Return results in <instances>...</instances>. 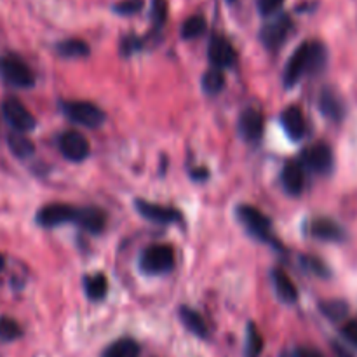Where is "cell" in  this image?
Instances as JSON below:
<instances>
[{
    "label": "cell",
    "mask_w": 357,
    "mask_h": 357,
    "mask_svg": "<svg viewBox=\"0 0 357 357\" xmlns=\"http://www.w3.org/2000/svg\"><path fill=\"white\" fill-rule=\"evenodd\" d=\"M328 61V51L321 42H303L293 56L289 58L288 65H286L284 70V86L293 87L302 75L309 73V75H314V73H319L321 70L326 66Z\"/></svg>",
    "instance_id": "1"
},
{
    "label": "cell",
    "mask_w": 357,
    "mask_h": 357,
    "mask_svg": "<svg viewBox=\"0 0 357 357\" xmlns=\"http://www.w3.org/2000/svg\"><path fill=\"white\" fill-rule=\"evenodd\" d=\"M237 218L239 222L246 227L248 232L257 239L264 241V243L274 244L278 246V241L272 236V222L267 215L257 209L255 206L243 204L237 208Z\"/></svg>",
    "instance_id": "2"
},
{
    "label": "cell",
    "mask_w": 357,
    "mask_h": 357,
    "mask_svg": "<svg viewBox=\"0 0 357 357\" xmlns=\"http://www.w3.org/2000/svg\"><path fill=\"white\" fill-rule=\"evenodd\" d=\"M174 250L167 244H153L149 246L139 257V268L145 274L157 275L166 274V272L173 271L174 267Z\"/></svg>",
    "instance_id": "3"
},
{
    "label": "cell",
    "mask_w": 357,
    "mask_h": 357,
    "mask_svg": "<svg viewBox=\"0 0 357 357\" xmlns=\"http://www.w3.org/2000/svg\"><path fill=\"white\" fill-rule=\"evenodd\" d=\"M61 107L70 121L86 126V128H100L107 119L105 112L89 101H65Z\"/></svg>",
    "instance_id": "4"
},
{
    "label": "cell",
    "mask_w": 357,
    "mask_h": 357,
    "mask_svg": "<svg viewBox=\"0 0 357 357\" xmlns=\"http://www.w3.org/2000/svg\"><path fill=\"white\" fill-rule=\"evenodd\" d=\"M0 75L14 87L28 89L35 84V75L26 63L17 56H2L0 58Z\"/></svg>",
    "instance_id": "5"
},
{
    "label": "cell",
    "mask_w": 357,
    "mask_h": 357,
    "mask_svg": "<svg viewBox=\"0 0 357 357\" xmlns=\"http://www.w3.org/2000/svg\"><path fill=\"white\" fill-rule=\"evenodd\" d=\"M0 108H2V115L7 121V124L16 132H28L31 129H35L37 121H35L30 110L20 100H16V98H6Z\"/></svg>",
    "instance_id": "6"
},
{
    "label": "cell",
    "mask_w": 357,
    "mask_h": 357,
    "mask_svg": "<svg viewBox=\"0 0 357 357\" xmlns=\"http://www.w3.org/2000/svg\"><path fill=\"white\" fill-rule=\"evenodd\" d=\"M59 152L72 162H82L89 157L91 145L86 136L79 131H66L59 136Z\"/></svg>",
    "instance_id": "7"
},
{
    "label": "cell",
    "mask_w": 357,
    "mask_h": 357,
    "mask_svg": "<svg viewBox=\"0 0 357 357\" xmlns=\"http://www.w3.org/2000/svg\"><path fill=\"white\" fill-rule=\"evenodd\" d=\"M77 211L73 206L68 204H47L37 213V223L45 229H54V227L66 225V223H75Z\"/></svg>",
    "instance_id": "8"
},
{
    "label": "cell",
    "mask_w": 357,
    "mask_h": 357,
    "mask_svg": "<svg viewBox=\"0 0 357 357\" xmlns=\"http://www.w3.org/2000/svg\"><path fill=\"white\" fill-rule=\"evenodd\" d=\"M303 166L309 167L310 171L319 174H330L333 169V150L326 143H316L309 146L302 155Z\"/></svg>",
    "instance_id": "9"
},
{
    "label": "cell",
    "mask_w": 357,
    "mask_h": 357,
    "mask_svg": "<svg viewBox=\"0 0 357 357\" xmlns=\"http://www.w3.org/2000/svg\"><path fill=\"white\" fill-rule=\"evenodd\" d=\"M291 28H293V21L289 20V16L281 14L278 20L271 21V23L265 24V26L261 28L260 38L267 49H278L284 44V40L288 38Z\"/></svg>",
    "instance_id": "10"
},
{
    "label": "cell",
    "mask_w": 357,
    "mask_h": 357,
    "mask_svg": "<svg viewBox=\"0 0 357 357\" xmlns=\"http://www.w3.org/2000/svg\"><path fill=\"white\" fill-rule=\"evenodd\" d=\"M136 211L143 216L145 220L153 223H160V225H171V223H178L181 220V215L173 208H167V206L153 204V202L143 201L138 199L135 201Z\"/></svg>",
    "instance_id": "11"
},
{
    "label": "cell",
    "mask_w": 357,
    "mask_h": 357,
    "mask_svg": "<svg viewBox=\"0 0 357 357\" xmlns=\"http://www.w3.org/2000/svg\"><path fill=\"white\" fill-rule=\"evenodd\" d=\"M208 56L215 68L223 70L234 65V61H236V49L225 37L215 35V37H211V42H209Z\"/></svg>",
    "instance_id": "12"
},
{
    "label": "cell",
    "mask_w": 357,
    "mask_h": 357,
    "mask_svg": "<svg viewBox=\"0 0 357 357\" xmlns=\"http://www.w3.org/2000/svg\"><path fill=\"white\" fill-rule=\"evenodd\" d=\"M309 234L326 243H340L345 239V230L335 220L316 218L309 223Z\"/></svg>",
    "instance_id": "13"
},
{
    "label": "cell",
    "mask_w": 357,
    "mask_h": 357,
    "mask_svg": "<svg viewBox=\"0 0 357 357\" xmlns=\"http://www.w3.org/2000/svg\"><path fill=\"white\" fill-rule=\"evenodd\" d=\"M239 131L246 142H258L264 132V115L255 108H248L239 119Z\"/></svg>",
    "instance_id": "14"
},
{
    "label": "cell",
    "mask_w": 357,
    "mask_h": 357,
    "mask_svg": "<svg viewBox=\"0 0 357 357\" xmlns=\"http://www.w3.org/2000/svg\"><path fill=\"white\" fill-rule=\"evenodd\" d=\"M281 124L289 139L298 142L305 135V119H303L302 110L298 107H288L281 114Z\"/></svg>",
    "instance_id": "15"
},
{
    "label": "cell",
    "mask_w": 357,
    "mask_h": 357,
    "mask_svg": "<svg viewBox=\"0 0 357 357\" xmlns=\"http://www.w3.org/2000/svg\"><path fill=\"white\" fill-rule=\"evenodd\" d=\"M75 223H79L84 230L91 234H100L107 225V213L100 208H82L77 211Z\"/></svg>",
    "instance_id": "16"
},
{
    "label": "cell",
    "mask_w": 357,
    "mask_h": 357,
    "mask_svg": "<svg viewBox=\"0 0 357 357\" xmlns=\"http://www.w3.org/2000/svg\"><path fill=\"white\" fill-rule=\"evenodd\" d=\"M272 282H274L275 293L284 303H295L298 300V289L288 274L282 268L272 271Z\"/></svg>",
    "instance_id": "17"
},
{
    "label": "cell",
    "mask_w": 357,
    "mask_h": 357,
    "mask_svg": "<svg viewBox=\"0 0 357 357\" xmlns=\"http://www.w3.org/2000/svg\"><path fill=\"white\" fill-rule=\"evenodd\" d=\"M281 181L289 195H298L305 187V174L300 164L288 162L281 173Z\"/></svg>",
    "instance_id": "18"
},
{
    "label": "cell",
    "mask_w": 357,
    "mask_h": 357,
    "mask_svg": "<svg viewBox=\"0 0 357 357\" xmlns=\"http://www.w3.org/2000/svg\"><path fill=\"white\" fill-rule=\"evenodd\" d=\"M319 107L321 112L326 115L328 119L335 122H340L345 115V105L340 100L338 94H335L331 89H324L319 96Z\"/></svg>",
    "instance_id": "19"
},
{
    "label": "cell",
    "mask_w": 357,
    "mask_h": 357,
    "mask_svg": "<svg viewBox=\"0 0 357 357\" xmlns=\"http://www.w3.org/2000/svg\"><path fill=\"white\" fill-rule=\"evenodd\" d=\"M180 319L185 324L190 333H194L195 337L206 338L208 337V326H206L204 319L201 317V314L195 312L194 309H188V307H181L180 309Z\"/></svg>",
    "instance_id": "20"
},
{
    "label": "cell",
    "mask_w": 357,
    "mask_h": 357,
    "mask_svg": "<svg viewBox=\"0 0 357 357\" xmlns=\"http://www.w3.org/2000/svg\"><path fill=\"white\" fill-rule=\"evenodd\" d=\"M7 146L16 155L17 159H26V157L33 155L35 145L30 138L24 136V132H10L7 136Z\"/></svg>",
    "instance_id": "21"
},
{
    "label": "cell",
    "mask_w": 357,
    "mask_h": 357,
    "mask_svg": "<svg viewBox=\"0 0 357 357\" xmlns=\"http://www.w3.org/2000/svg\"><path fill=\"white\" fill-rule=\"evenodd\" d=\"M84 289L91 300H103L108 293V279L103 274H91L84 279Z\"/></svg>",
    "instance_id": "22"
},
{
    "label": "cell",
    "mask_w": 357,
    "mask_h": 357,
    "mask_svg": "<svg viewBox=\"0 0 357 357\" xmlns=\"http://www.w3.org/2000/svg\"><path fill=\"white\" fill-rule=\"evenodd\" d=\"M56 51L63 58H84L89 54V45L80 38H68L56 45Z\"/></svg>",
    "instance_id": "23"
},
{
    "label": "cell",
    "mask_w": 357,
    "mask_h": 357,
    "mask_svg": "<svg viewBox=\"0 0 357 357\" xmlns=\"http://www.w3.org/2000/svg\"><path fill=\"white\" fill-rule=\"evenodd\" d=\"M103 357H139V345L132 338H122L112 344Z\"/></svg>",
    "instance_id": "24"
},
{
    "label": "cell",
    "mask_w": 357,
    "mask_h": 357,
    "mask_svg": "<svg viewBox=\"0 0 357 357\" xmlns=\"http://www.w3.org/2000/svg\"><path fill=\"white\" fill-rule=\"evenodd\" d=\"M319 309L330 321H344L349 314V303L345 300H324L319 303Z\"/></svg>",
    "instance_id": "25"
},
{
    "label": "cell",
    "mask_w": 357,
    "mask_h": 357,
    "mask_svg": "<svg viewBox=\"0 0 357 357\" xmlns=\"http://www.w3.org/2000/svg\"><path fill=\"white\" fill-rule=\"evenodd\" d=\"M223 87H225V75H223V72L220 68L213 66L211 70H208L202 75V89H204V93L218 94Z\"/></svg>",
    "instance_id": "26"
},
{
    "label": "cell",
    "mask_w": 357,
    "mask_h": 357,
    "mask_svg": "<svg viewBox=\"0 0 357 357\" xmlns=\"http://www.w3.org/2000/svg\"><path fill=\"white\" fill-rule=\"evenodd\" d=\"M206 20L202 16H190L181 26V37L192 40V38H197L201 35H204L206 31Z\"/></svg>",
    "instance_id": "27"
},
{
    "label": "cell",
    "mask_w": 357,
    "mask_h": 357,
    "mask_svg": "<svg viewBox=\"0 0 357 357\" xmlns=\"http://www.w3.org/2000/svg\"><path fill=\"white\" fill-rule=\"evenodd\" d=\"M264 351V338L258 333L257 326L253 323L248 326V338H246V357H260Z\"/></svg>",
    "instance_id": "28"
},
{
    "label": "cell",
    "mask_w": 357,
    "mask_h": 357,
    "mask_svg": "<svg viewBox=\"0 0 357 357\" xmlns=\"http://www.w3.org/2000/svg\"><path fill=\"white\" fill-rule=\"evenodd\" d=\"M21 337V328L10 317H0V340L13 342Z\"/></svg>",
    "instance_id": "29"
},
{
    "label": "cell",
    "mask_w": 357,
    "mask_h": 357,
    "mask_svg": "<svg viewBox=\"0 0 357 357\" xmlns=\"http://www.w3.org/2000/svg\"><path fill=\"white\" fill-rule=\"evenodd\" d=\"M302 264L307 271H310L312 274L319 275V278H328L330 275V268L316 257H302Z\"/></svg>",
    "instance_id": "30"
},
{
    "label": "cell",
    "mask_w": 357,
    "mask_h": 357,
    "mask_svg": "<svg viewBox=\"0 0 357 357\" xmlns=\"http://www.w3.org/2000/svg\"><path fill=\"white\" fill-rule=\"evenodd\" d=\"M143 9V0H122V2L115 3L114 10L117 14H124V16H131V14L139 13Z\"/></svg>",
    "instance_id": "31"
},
{
    "label": "cell",
    "mask_w": 357,
    "mask_h": 357,
    "mask_svg": "<svg viewBox=\"0 0 357 357\" xmlns=\"http://www.w3.org/2000/svg\"><path fill=\"white\" fill-rule=\"evenodd\" d=\"M167 17V3L164 0H153L152 6V20L155 23V26H160V24L166 23Z\"/></svg>",
    "instance_id": "32"
},
{
    "label": "cell",
    "mask_w": 357,
    "mask_h": 357,
    "mask_svg": "<svg viewBox=\"0 0 357 357\" xmlns=\"http://www.w3.org/2000/svg\"><path fill=\"white\" fill-rule=\"evenodd\" d=\"M258 10H260L264 16H271V14H275L282 7L284 0H257Z\"/></svg>",
    "instance_id": "33"
},
{
    "label": "cell",
    "mask_w": 357,
    "mask_h": 357,
    "mask_svg": "<svg viewBox=\"0 0 357 357\" xmlns=\"http://www.w3.org/2000/svg\"><path fill=\"white\" fill-rule=\"evenodd\" d=\"M342 333H344V337L347 338L349 344H352L354 347H357V319H352L349 321V323H345V326L342 328Z\"/></svg>",
    "instance_id": "34"
},
{
    "label": "cell",
    "mask_w": 357,
    "mask_h": 357,
    "mask_svg": "<svg viewBox=\"0 0 357 357\" xmlns=\"http://www.w3.org/2000/svg\"><path fill=\"white\" fill-rule=\"evenodd\" d=\"M284 357H323V354L317 351H314V349H296V351L289 352V354H286Z\"/></svg>",
    "instance_id": "35"
},
{
    "label": "cell",
    "mask_w": 357,
    "mask_h": 357,
    "mask_svg": "<svg viewBox=\"0 0 357 357\" xmlns=\"http://www.w3.org/2000/svg\"><path fill=\"white\" fill-rule=\"evenodd\" d=\"M333 351H335V354H337V357H354L351 352L347 351V349L342 347V345H338V344L333 345Z\"/></svg>",
    "instance_id": "36"
},
{
    "label": "cell",
    "mask_w": 357,
    "mask_h": 357,
    "mask_svg": "<svg viewBox=\"0 0 357 357\" xmlns=\"http://www.w3.org/2000/svg\"><path fill=\"white\" fill-rule=\"evenodd\" d=\"M208 169H195V171H192V178H194V180H206V178H208Z\"/></svg>",
    "instance_id": "37"
},
{
    "label": "cell",
    "mask_w": 357,
    "mask_h": 357,
    "mask_svg": "<svg viewBox=\"0 0 357 357\" xmlns=\"http://www.w3.org/2000/svg\"><path fill=\"white\" fill-rule=\"evenodd\" d=\"M3 267H6V258H3V255H0V272L3 271Z\"/></svg>",
    "instance_id": "38"
},
{
    "label": "cell",
    "mask_w": 357,
    "mask_h": 357,
    "mask_svg": "<svg viewBox=\"0 0 357 357\" xmlns=\"http://www.w3.org/2000/svg\"><path fill=\"white\" fill-rule=\"evenodd\" d=\"M229 2H234V0H229Z\"/></svg>",
    "instance_id": "39"
}]
</instances>
